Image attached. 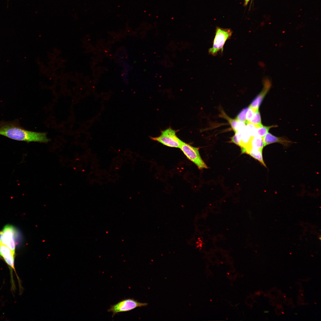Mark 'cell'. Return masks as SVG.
<instances>
[{
  "instance_id": "cell-13",
  "label": "cell",
  "mask_w": 321,
  "mask_h": 321,
  "mask_svg": "<svg viewBox=\"0 0 321 321\" xmlns=\"http://www.w3.org/2000/svg\"><path fill=\"white\" fill-rule=\"evenodd\" d=\"M277 127H278V126L276 125L270 126H265L263 125L262 127L257 129L256 134L258 135L257 136L262 138L269 132V130L270 128Z\"/></svg>"
},
{
  "instance_id": "cell-17",
  "label": "cell",
  "mask_w": 321,
  "mask_h": 321,
  "mask_svg": "<svg viewBox=\"0 0 321 321\" xmlns=\"http://www.w3.org/2000/svg\"><path fill=\"white\" fill-rule=\"evenodd\" d=\"M250 0H245L244 5L245 6H246Z\"/></svg>"
},
{
  "instance_id": "cell-3",
  "label": "cell",
  "mask_w": 321,
  "mask_h": 321,
  "mask_svg": "<svg viewBox=\"0 0 321 321\" xmlns=\"http://www.w3.org/2000/svg\"><path fill=\"white\" fill-rule=\"evenodd\" d=\"M150 138L153 140L172 147L179 148L183 141L177 136L176 131L171 128L162 131L159 136Z\"/></svg>"
},
{
  "instance_id": "cell-7",
  "label": "cell",
  "mask_w": 321,
  "mask_h": 321,
  "mask_svg": "<svg viewBox=\"0 0 321 321\" xmlns=\"http://www.w3.org/2000/svg\"><path fill=\"white\" fill-rule=\"evenodd\" d=\"M263 84V89L253 100L249 106L255 111L259 109L262 100L271 86V82L268 79L264 80Z\"/></svg>"
},
{
  "instance_id": "cell-12",
  "label": "cell",
  "mask_w": 321,
  "mask_h": 321,
  "mask_svg": "<svg viewBox=\"0 0 321 321\" xmlns=\"http://www.w3.org/2000/svg\"><path fill=\"white\" fill-rule=\"evenodd\" d=\"M248 123L254 125L257 129L263 125L261 122V119L259 109L255 112L253 116L249 120Z\"/></svg>"
},
{
  "instance_id": "cell-8",
  "label": "cell",
  "mask_w": 321,
  "mask_h": 321,
  "mask_svg": "<svg viewBox=\"0 0 321 321\" xmlns=\"http://www.w3.org/2000/svg\"><path fill=\"white\" fill-rule=\"evenodd\" d=\"M262 139L264 147L274 143H279L285 147H288L295 143L285 138L275 136L269 132Z\"/></svg>"
},
{
  "instance_id": "cell-14",
  "label": "cell",
  "mask_w": 321,
  "mask_h": 321,
  "mask_svg": "<svg viewBox=\"0 0 321 321\" xmlns=\"http://www.w3.org/2000/svg\"><path fill=\"white\" fill-rule=\"evenodd\" d=\"M243 131L235 132V135L231 138L232 142L240 147L241 143L242 134Z\"/></svg>"
},
{
  "instance_id": "cell-9",
  "label": "cell",
  "mask_w": 321,
  "mask_h": 321,
  "mask_svg": "<svg viewBox=\"0 0 321 321\" xmlns=\"http://www.w3.org/2000/svg\"><path fill=\"white\" fill-rule=\"evenodd\" d=\"M15 254L7 246L1 243H0V255L10 268L15 271L14 263Z\"/></svg>"
},
{
  "instance_id": "cell-10",
  "label": "cell",
  "mask_w": 321,
  "mask_h": 321,
  "mask_svg": "<svg viewBox=\"0 0 321 321\" xmlns=\"http://www.w3.org/2000/svg\"><path fill=\"white\" fill-rule=\"evenodd\" d=\"M241 151L242 153L248 154L255 159L258 160L264 166L266 167L263 158L262 150L256 148L248 146L245 148L242 149Z\"/></svg>"
},
{
  "instance_id": "cell-18",
  "label": "cell",
  "mask_w": 321,
  "mask_h": 321,
  "mask_svg": "<svg viewBox=\"0 0 321 321\" xmlns=\"http://www.w3.org/2000/svg\"><path fill=\"white\" fill-rule=\"evenodd\" d=\"M2 234V231H0V243H1V239Z\"/></svg>"
},
{
  "instance_id": "cell-21",
  "label": "cell",
  "mask_w": 321,
  "mask_h": 321,
  "mask_svg": "<svg viewBox=\"0 0 321 321\" xmlns=\"http://www.w3.org/2000/svg\"><path fill=\"white\" fill-rule=\"evenodd\" d=\"M301 295H302V296L303 295V294H301Z\"/></svg>"
},
{
  "instance_id": "cell-11",
  "label": "cell",
  "mask_w": 321,
  "mask_h": 321,
  "mask_svg": "<svg viewBox=\"0 0 321 321\" xmlns=\"http://www.w3.org/2000/svg\"><path fill=\"white\" fill-rule=\"evenodd\" d=\"M223 116L228 120L235 133L243 131L244 129L247 125L245 122L236 119H231L228 117L225 114L223 113Z\"/></svg>"
},
{
  "instance_id": "cell-2",
  "label": "cell",
  "mask_w": 321,
  "mask_h": 321,
  "mask_svg": "<svg viewBox=\"0 0 321 321\" xmlns=\"http://www.w3.org/2000/svg\"><path fill=\"white\" fill-rule=\"evenodd\" d=\"M232 33V32L230 29H223L217 27L216 29L213 46L209 50V54L215 56L220 51L222 52L224 44L231 37Z\"/></svg>"
},
{
  "instance_id": "cell-6",
  "label": "cell",
  "mask_w": 321,
  "mask_h": 321,
  "mask_svg": "<svg viewBox=\"0 0 321 321\" xmlns=\"http://www.w3.org/2000/svg\"><path fill=\"white\" fill-rule=\"evenodd\" d=\"M16 231L14 227L10 225H7L2 231L1 243L6 245L15 253L16 246Z\"/></svg>"
},
{
  "instance_id": "cell-1",
  "label": "cell",
  "mask_w": 321,
  "mask_h": 321,
  "mask_svg": "<svg viewBox=\"0 0 321 321\" xmlns=\"http://www.w3.org/2000/svg\"><path fill=\"white\" fill-rule=\"evenodd\" d=\"M0 135L14 140L27 142L45 143L49 141L45 133L30 131L22 128L20 125L18 119L0 122Z\"/></svg>"
},
{
  "instance_id": "cell-5",
  "label": "cell",
  "mask_w": 321,
  "mask_h": 321,
  "mask_svg": "<svg viewBox=\"0 0 321 321\" xmlns=\"http://www.w3.org/2000/svg\"><path fill=\"white\" fill-rule=\"evenodd\" d=\"M147 303H141L133 299L123 300L112 305L108 311L112 313V317L118 313L128 311L138 307L147 306Z\"/></svg>"
},
{
  "instance_id": "cell-19",
  "label": "cell",
  "mask_w": 321,
  "mask_h": 321,
  "mask_svg": "<svg viewBox=\"0 0 321 321\" xmlns=\"http://www.w3.org/2000/svg\"><path fill=\"white\" fill-rule=\"evenodd\" d=\"M264 312H265V313H268V312H269V311H264Z\"/></svg>"
},
{
  "instance_id": "cell-16",
  "label": "cell",
  "mask_w": 321,
  "mask_h": 321,
  "mask_svg": "<svg viewBox=\"0 0 321 321\" xmlns=\"http://www.w3.org/2000/svg\"><path fill=\"white\" fill-rule=\"evenodd\" d=\"M255 112L251 108L248 107V108L246 114V120L248 123L253 116Z\"/></svg>"
},
{
  "instance_id": "cell-20",
  "label": "cell",
  "mask_w": 321,
  "mask_h": 321,
  "mask_svg": "<svg viewBox=\"0 0 321 321\" xmlns=\"http://www.w3.org/2000/svg\"><path fill=\"white\" fill-rule=\"evenodd\" d=\"M282 313L283 314H284V313L283 312H282Z\"/></svg>"
},
{
  "instance_id": "cell-15",
  "label": "cell",
  "mask_w": 321,
  "mask_h": 321,
  "mask_svg": "<svg viewBox=\"0 0 321 321\" xmlns=\"http://www.w3.org/2000/svg\"><path fill=\"white\" fill-rule=\"evenodd\" d=\"M248 108V107H247L243 109L237 115L235 119L248 124L246 120V114Z\"/></svg>"
},
{
  "instance_id": "cell-4",
  "label": "cell",
  "mask_w": 321,
  "mask_h": 321,
  "mask_svg": "<svg viewBox=\"0 0 321 321\" xmlns=\"http://www.w3.org/2000/svg\"><path fill=\"white\" fill-rule=\"evenodd\" d=\"M187 158L200 169L208 167L202 159L198 148L182 141L179 148Z\"/></svg>"
}]
</instances>
